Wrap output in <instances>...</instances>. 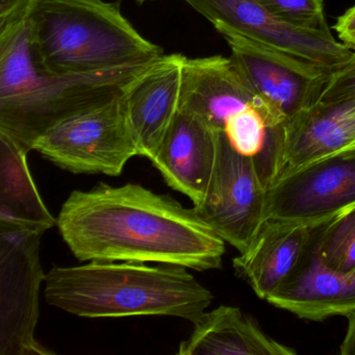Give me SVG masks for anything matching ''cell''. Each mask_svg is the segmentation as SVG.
I'll return each instance as SVG.
<instances>
[{"instance_id":"6da1fadb","label":"cell","mask_w":355,"mask_h":355,"mask_svg":"<svg viewBox=\"0 0 355 355\" xmlns=\"http://www.w3.org/2000/svg\"><path fill=\"white\" fill-rule=\"evenodd\" d=\"M57 226L80 261H135L219 269L225 242L198 215L169 195L128 184L73 191Z\"/></svg>"},{"instance_id":"7a4b0ae2","label":"cell","mask_w":355,"mask_h":355,"mask_svg":"<svg viewBox=\"0 0 355 355\" xmlns=\"http://www.w3.org/2000/svg\"><path fill=\"white\" fill-rule=\"evenodd\" d=\"M44 297L51 306L78 317L170 315L192 323L214 299L188 268L135 261L53 268Z\"/></svg>"},{"instance_id":"3957f363","label":"cell","mask_w":355,"mask_h":355,"mask_svg":"<svg viewBox=\"0 0 355 355\" xmlns=\"http://www.w3.org/2000/svg\"><path fill=\"white\" fill-rule=\"evenodd\" d=\"M153 63L101 73H51L35 57L26 20L0 34V132L32 151L60 122L123 94Z\"/></svg>"},{"instance_id":"277c9868","label":"cell","mask_w":355,"mask_h":355,"mask_svg":"<svg viewBox=\"0 0 355 355\" xmlns=\"http://www.w3.org/2000/svg\"><path fill=\"white\" fill-rule=\"evenodd\" d=\"M31 44L46 71L101 73L146 65L164 55L120 11L103 0H34L28 17Z\"/></svg>"},{"instance_id":"5b68a950","label":"cell","mask_w":355,"mask_h":355,"mask_svg":"<svg viewBox=\"0 0 355 355\" xmlns=\"http://www.w3.org/2000/svg\"><path fill=\"white\" fill-rule=\"evenodd\" d=\"M43 157L74 174H121L138 145L126 116L123 94L47 130L33 145Z\"/></svg>"},{"instance_id":"8992f818","label":"cell","mask_w":355,"mask_h":355,"mask_svg":"<svg viewBox=\"0 0 355 355\" xmlns=\"http://www.w3.org/2000/svg\"><path fill=\"white\" fill-rule=\"evenodd\" d=\"M42 234L0 222V355L53 354L35 338L46 278L39 255Z\"/></svg>"},{"instance_id":"52a82bcc","label":"cell","mask_w":355,"mask_h":355,"mask_svg":"<svg viewBox=\"0 0 355 355\" xmlns=\"http://www.w3.org/2000/svg\"><path fill=\"white\" fill-rule=\"evenodd\" d=\"M267 187L257 157L236 153L218 132L217 155L198 215L225 243L242 253L266 221Z\"/></svg>"},{"instance_id":"ba28073f","label":"cell","mask_w":355,"mask_h":355,"mask_svg":"<svg viewBox=\"0 0 355 355\" xmlns=\"http://www.w3.org/2000/svg\"><path fill=\"white\" fill-rule=\"evenodd\" d=\"M225 37H240L334 70L353 51L329 30H309L276 17L257 0H184Z\"/></svg>"},{"instance_id":"9c48e42d","label":"cell","mask_w":355,"mask_h":355,"mask_svg":"<svg viewBox=\"0 0 355 355\" xmlns=\"http://www.w3.org/2000/svg\"><path fill=\"white\" fill-rule=\"evenodd\" d=\"M355 203V155L328 157L267 186L266 220L327 223Z\"/></svg>"},{"instance_id":"30bf717a","label":"cell","mask_w":355,"mask_h":355,"mask_svg":"<svg viewBox=\"0 0 355 355\" xmlns=\"http://www.w3.org/2000/svg\"><path fill=\"white\" fill-rule=\"evenodd\" d=\"M232 63L288 120L319 103L331 70L240 37H225Z\"/></svg>"},{"instance_id":"8fae6325","label":"cell","mask_w":355,"mask_h":355,"mask_svg":"<svg viewBox=\"0 0 355 355\" xmlns=\"http://www.w3.org/2000/svg\"><path fill=\"white\" fill-rule=\"evenodd\" d=\"M355 155V99L319 103L284 125L263 174L266 187L304 166L328 157Z\"/></svg>"},{"instance_id":"7c38bea8","label":"cell","mask_w":355,"mask_h":355,"mask_svg":"<svg viewBox=\"0 0 355 355\" xmlns=\"http://www.w3.org/2000/svg\"><path fill=\"white\" fill-rule=\"evenodd\" d=\"M184 59L178 53L162 55L124 91L126 116L139 157L153 161L180 111Z\"/></svg>"},{"instance_id":"4fadbf2b","label":"cell","mask_w":355,"mask_h":355,"mask_svg":"<svg viewBox=\"0 0 355 355\" xmlns=\"http://www.w3.org/2000/svg\"><path fill=\"white\" fill-rule=\"evenodd\" d=\"M322 225L266 220L250 246L232 261L236 274L259 298L268 300L302 265Z\"/></svg>"},{"instance_id":"5bb4252c","label":"cell","mask_w":355,"mask_h":355,"mask_svg":"<svg viewBox=\"0 0 355 355\" xmlns=\"http://www.w3.org/2000/svg\"><path fill=\"white\" fill-rule=\"evenodd\" d=\"M218 132L192 114L178 111L153 164L166 184L197 205L202 201L217 155Z\"/></svg>"},{"instance_id":"9a60e30c","label":"cell","mask_w":355,"mask_h":355,"mask_svg":"<svg viewBox=\"0 0 355 355\" xmlns=\"http://www.w3.org/2000/svg\"><path fill=\"white\" fill-rule=\"evenodd\" d=\"M259 95L230 58L184 59L180 110L196 116L216 132H223L226 119Z\"/></svg>"},{"instance_id":"2e32d148","label":"cell","mask_w":355,"mask_h":355,"mask_svg":"<svg viewBox=\"0 0 355 355\" xmlns=\"http://www.w3.org/2000/svg\"><path fill=\"white\" fill-rule=\"evenodd\" d=\"M267 301L309 321L346 317L355 311V271L330 269L309 249L294 276Z\"/></svg>"},{"instance_id":"e0dca14e","label":"cell","mask_w":355,"mask_h":355,"mask_svg":"<svg viewBox=\"0 0 355 355\" xmlns=\"http://www.w3.org/2000/svg\"><path fill=\"white\" fill-rule=\"evenodd\" d=\"M180 355H294L296 351L271 338L240 309L221 305L205 311L180 343Z\"/></svg>"},{"instance_id":"ac0fdd59","label":"cell","mask_w":355,"mask_h":355,"mask_svg":"<svg viewBox=\"0 0 355 355\" xmlns=\"http://www.w3.org/2000/svg\"><path fill=\"white\" fill-rule=\"evenodd\" d=\"M0 132V222L44 234L57 224L43 202L28 165V153Z\"/></svg>"},{"instance_id":"d6986e66","label":"cell","mask_w":355,"mask_h":355,"mask_svg":"<svg viewBox=\"0 0 355 355\" xmlns=\"http://www.w3.org/2000/svg\"><path fill=\"white\" fill-rule=\"evenodd\" d=\"M311 252L330 269L355 271V203L318 228Z\"/></svg>"},{"instance_id":"ffe728a7","label":"cell","mask_w":355,"mask_h":355,"mask_svg":"<svg viewBox=\"0 0 355 355\" xmlns=\"http://www.w3.org/2000/svg\"><path fill=\"white\" fill-rule=\"evenodd\" d=\"M273 15L293 26L309 30H329L322 0H257Z\"/></svg>"},{"instance_id":"44dd1931","label":"cell","mask_w":355,"mask_h":355,"mask_svg":"<svg viewBox=\"0 0 355 355\" xmlns=\"http://www.w3.org/2000/svg\"><path fill=\"white\" fill-rule=\"evenodd\" d=\"M352 99H355V53L330 74L319 101L340 103Z\"/></svg>"},{"instance_id":"7402d4cb","label":"cell","mask_w":355,"mask_h":355,"mask_svg":"<svg viewBox=\"0 0 355 355\" xmlns=\"http://www.w3.org/2000/svg\"><path fill=\"white\" fill-rule=\"evenodd\" d=\"M34 0H0V34L26 21Z\"/></svg>"},{"instance_id":"603a6c76","label":"cell","mask_w":355,"mask_h":355,"mask_svg":"<svg viewBox=\"0 0 355 355\" xmlns=\"http://www.w3.org/2000/svg\"><path fill=\"white\" fill-rule=\"evenodd\" d=\"M334 28L340 42L355 51V6L336 19Z\"/></svg>"},{"instance_id":"cb8c5ba5","label":"cell","mask_w":355,"mask_h":355,"mask_svg":"<svg viewBox=\"0 0 355 355\" xmlns=\"http://www.w3.org/2000/svg\"><path fill=\"white\" fill-rule=\"evenodd\" d=\"M347 330L340 345V355H355V311L347 315Z\"/></svg>"},{"instance_id":"d4e9b609","label":"cell","mask_w":355,"mask_h":355,"mask_svg":"<svg viewBox=\"0 0 355 355\" xmlns=\"http://www.w3.org/2000/svg\"><path fill=\"white\" fill-rule=\"evenodd\" d=\"M136 1H138V3H145V1H148V0H136Z\"/></svg>"}]
</instances>
